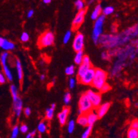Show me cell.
<instances>
[{
	"label": "cell",
	"instance_id": "cell-42",
	"mask_svg": "<svg viewBox=\"0 0 138 138\" xmlns=\"http://www.w3.org/2000/svg\"><path fill=\"white\" fill-rule=\"evenodd\" d=\"M24 114H25L26 117H29L30 115V114H31V109H30V108H29V107L25 108L24 110Z\"/></svg>",
	"mask_w": 138,
	"mask_h": 138
},
{
	"label": "cell",
	"instance_id": "cell-28",
	"mask_svg": "<svg viewBox=\"0 0 138 138\" xmlns=\"http://www.w3.org/2000/svg\"><path fill=\"white\" fill-rule=\"evenodd\" d=\"M113 12H114V8L111 6H106L102 9V14L105 16L112 14Z\"/></svg>",
	"mask_w": 138,
	"mask_h": 138
},
{
	"label": "cell",
	"instance_id": "cell-13",
	"mask_svg": "<svg viewBox=\"0 0 138 138\" xmlns=\"http://www.w3.org/2000/svg\"><path fill=\"white\" fill-rule=\"evenodd\" d=\"M0 48H2L5 51H9L13 50L15 48V45L11 41L0 37Z\"/></svg>",
	"mask_w": 138,
	"mask_h": 138
},
{
	"label": "cell",
	"instance_id": "cell-43",
	"mask_svg": "<svg viewBox=\"0 0 138 138\" xmlns=\"http://www.w3.org/2000/svg\"><path fill=\"white\" fill-rule=\"evenodd\" d=\"M36 135V130H33L32 132H28L27 135H26V138H34V135Z\"/></svg>",
	"mask_w": 138,
	"mask_h": 138
},
{
	"label": "cell",
	"instance_id": "cell-23",
	"mask_svg": "<svg viewBox=\"0 0 138 138\" xmlns=\"http://www.w3.org/2000/svg\"><path fill=\"white\" fill-rule=\"evenodd\" d=\"M127 138H138V130L132 127H130L127 132Z\"/></svg>",
	"mask_w": 138,
	"mask_h": 138
},
{
	"label": "cell",
	"instance_id": "cell-16",
	"mask_svg": "<svg viewBox=\"0 0 138 138\" xmlns=\"http://www.w3.org/2000/svg\"><path fill=\"white\" fill-rule=\"evenodd\" d=\"M124 60H118L114 64V66H112V68L111 70V75L112 76H115L117 74H118L119 72L122 70V69L124 67Z\"/></svg>",
	"mask_w": 138,
	"mask_h": 138
},
{
	"label": "cell",
	"instance_id": "cell-44",
	"mask_svg": "<svg viewBox=\"0 0 138 138\" xmlns=\"http://www.w3.org/2000/svg\"><path fill=\"white\" fill-rule=\"evenodd\" d=\"M34 10H32V9H30V10H29L28 12H27V17L28 18H30L33 16V14H34Z\"/></svg>",
	"mask_w": 138,
	"mask_h": 138
},
{
	"label": "cell",
	"instance_id": "cell-31",
	"mask_svg": "<svg viewBox=\"0 0 138 138\" xmlns=\"http://www.w3.org/2000/svg\"><path fill=\"white\" fill-rule=\"evenodd\" d=\"M75 128V122L73 120H70L68 123V132L69 133H72Z\"/></svg>",
	"mask_w": 138,
	"mask_h": 138
},
{
	"label": "cell",
	"instance_id": "cell-45",
	"mask_svg": "<svg viewBox=\"0 0 138 138\" xmlns=\"http://www.w3.org/2000/svg\"><path fill=\"white\" fill-rule=\"evenodd\" d=\"M40 80L42 81H44L45 79H46V75H44V74H42V75L40 76Z\"/></svg>",
	"mask_w": 138,
	"mask_h": 138
},
{
	"label": "cell",
	"instance_id": "cell-9",
	"mask_svg": "<svg viewBox=\"0 0 138 138\" xmlns=\"http://www.w3.org/2000/svg\"><path fill=\"white\" fill-rule=\"evenodd\" d=\"M85 93L91 102L94 108H98L102 102V95L100 92H95L92 90H88Z\"/></svg>",
	"mask_w": 138,
	"mask_h": 138
},
{
	"label": "cell",
	"instance_id": "cell-8",
	"mask_svg": "<svg viewBox=\"0 0 138 138\" xmlns=\"http://www.w3.org/2000/svg\"><path fill=\"white\" fill-rule=\"evenodd\" d=\"M90 67H92V64H91L89 57L87 55H84L83 61L82 64L79 65V68L78 69V72H77L78 80L80 79L84 74V72H86L88 69H89Z\"/></svg>",
	"mask_w": 138,
	"mask_h": 138
},
{
	"label": "cell",
	"instance_id": "cell-27",
	"mask_svg": "<svg viewBox=\"0 0 138 138\" xmlns=\"http://www.w3.org/2000/svg\"><path fill=\"white\" fill-rule=\"evenodd\" d=\"M92 126H90V125H88L86 126V129L84 131V132L82 133V135L81 136V138H88V137L90 135L91 133V131H92Z\"/></svg>",
	"mask_w": 138,
	"mask_h": 138
},
{
	"label": "cell",
	"instance_id": "cell-25",
	"mask_svg": "<svg viewBox=\"0 0 138 138\" xmlns=\"http://www.w3.org/2000/svg\"><path fill=\"white\" fill-rule=\"evenodd\" d=\"M9 58V53L8 51H5L2 52L0 55V63L2 65L6 64L8 62V60Z\"/></svg>",
	"mask_w": 138,
	"mask_h": 138
},
{
	"label": "cell",
	"instance_id": "cell-26",
	"mask_svg": "<svg viewBox=\"0 0 138 138\" xmlns=\"http://www.w3.org/2000/svg\"><path fill=\"white\" fill-rule=\"evenodd\" d=\"M10 91L11 94L12 98H17V96H19V92H18V88L14 84H12L10 86Z\"/></svg>",
	"mask_w": 138,
	"mask_h": 138
},
{
	"label": "cell",
	"instance_id": "cell-46",
	"mask_svg": "<svg viewBox=\"0 0 138 138\" xmlns=\"http://www.w3.org/2000/svg\"><path fill=\"white\" fill-rule=\"evenodd\" d=\"M52 0H43V3L45 4H48L51 2Z\"/></svg>",
	"mask_w": 138,
	"mask_h": 138
},
{
	"label": "cell",
	"instance_id": "cell-14",
	"mask_svg": "<svg viewBox=\"0 0 138 138\" xmlns=\"http://www.w3.org/2000/svg\"><path fill=\"white\" fill-rule=\"evenodd\" d=\"M110 106V104L109 102H105L104 104H101L98 107L96 112L98 115V118H102L106 114Z\"/></svg>",
	"mask_w": 138,
	"mask_h": 138
},
{
	"label": "cell",
	"instance_id": "cell-4",
	"mask_svg": "<svg viewBox=\"0 0 138 138\" xmlns=\"http://www.w3.org/2000/svg\"><path fill=\"white\" fill-rule=\"evenodd\" d=\"M55 42V34L50 30H46L40 34L38 40L40 48H46L53 45Z\"/></svg>",
	"mask_w": 138,
	"mask_h": 138
},
{
	"label": "cell",
	"instance_id": "cell-35",
	"mask_svg": "<svg viewBox=\"0 0 138 138\" xmlns=\"http://www.w3.org/2000/svg\"><path fill=\"white\" fill-rule=\"evenodd\" d=\"M30 39V36L28 32H23L20 36V40L22 42H27Z\"/></svg>",
	"mask_w": 138,
	"mask_h": 138
},
{
	"label": "cell",
	"instance_id": "cell-34",
	"mask_svg": "<svg viewBox=\"0 0 138 138\" xmlns=\"http://www.w3.org/2000/svg\"><path fill=\"white\" fill-rule=\"evenodd\" d=\"M71 101V94L70 92H66L64 95V102L65 104H69Z\"/></svg>",
	"mask_w": 138,
	"mask_h": 138
},
{
	"label": "cell",
	"instance_id": "cell-15",
	"mask_svg": "<svg viewBox=\"0 0 138 138\" xmlns=\"http://www.w3.org/2000/svg\"><path fill=\"white\" fill-rule=\"evenodd\" d=\"M14 64H15V68H16V71H17V78H18L19 81L22 82L24 78V72L22 65V63H21V61L20 60V59L16 58Z\"/></svg>",
	"mask_w": 138,
	"mask_h": 138
},
{
	"label": "cell",
	"instance_id": "cell-1",
	"mask_svg": "<svg viewBox=\"0 0 138 138\" xmlns=\"http://www.w3.org/2000/svg\"><path fill=\"white\" fill-rule=\"evenodd\" d=\"M120 34H102L98 41V44L104 48L112 49L120 46Z\"/></svg>",
	"mask_w": 138,
	"mask_h": 138
},
{
	"label": "cell",
	"instance_id": "cell-2",
	"mask_svg": "<svg viewBox=\"0 0 138 138\" xmlns=\"http://www.w3.org/2000/svg\"><path fill=\"white\" fill-rule=\"evenodd\" d=\"M105 21V15L101 14L98 19L95 20L92 32V39L95 44H98L99 39L103 32V26Z\"/></svg>",
	"mask_w": 138,
	"mask_h": 138
},
{
	"label": "cell",
	"instance_id": "cell-18",
	"mask_svg": "<svg viewBox=\"0 0 138 138\" xmlns=\"http://www.w3.org/2000/svg\"><path fill=\"white\" fill-rule=\"evenodd\" d=\"M102 12V7L101 6L100 4H98L95 6L94 10H92V13L90 14V18L92 20H96L98 17L100 16Z\"/></svg>",
	"mask_w": 138,
	"mask_h": 138
},
{
	"label": "cell",
	"instance_id": "cell-17",
	"mask_svg": "<svg viewBox=\"0 0 138 138\" xmlns=\"http://www.w3.org/2000/svg\"><path fill=\"white\" fill-rule=\"evenodd\" d=\"M86 114L87 116V120H88V124L90 126H92L99 118L97 112H94L92 110H90Z\"/></svg>",
	"mask_w": 138,
	"mask_h": 138
},
{
	"label": "cell",
	"instance_id": "cell-30",
	"mask_svg": "<svg viewBox=\"0 0 138 138\" xmlns=\"http://www.w3.org/2000/svg\"><path fill=\"white\" fill-rule=\"evenodd\" d=\"M75 72V68L73 65H70V66H67L65 69V73L66 75H69V76H72L74 75Z\"/></svg>",
	"mask_w": 138,
	"mask_h": 138
},
{
	"label": "cell",
	"instance_id": "cell-20",
	"mask_svg": "<svg viewBox=\"0 0 138 138\" xmlns=\"http://www.w3.org/2000/svg\"><path fill=\"white\" fill-rule=\"evenodd\" d=\"M2 69H3V72L4 74L6 77V80H8L9 82H12V80H13V75L10 69L8 67V66L6 64H4V65H2Z\"/></svg>",
	"mask_w": 138,
	"mask_h": 138
},
{
	"label": "cell",
	"instance_id": "cell-11",
	"mask_svg": "<svg viewBox=\"0 0 138 138\" xmlns=\"http://www.w3.org/2000/svg\"><path fill=\"white\" fill-rule=\"evenodd\" d=\"M12 108L14 116L16 118H19L23 110V102L20 96L12 98Z\"/></svg>",
	"mask_w": 138,
	"mask_h": 138
},
{
	"label": "cell",
	"instance_id": "cell-24",
	"mask_svg": "<svg viewBox=\"0 0 138 138\" xmlns=\"http://www.w3.org/2000/svg\"><path fill=\"white\" fill-rule=\"evenodd\" d=\"M37 130L38 132L42 134V133H44L47 130V126H46V124L45 122L44 121H42L40 122L38 125V128H37Z\"/></svg>",
	"mask_w": 138,
	"mask_h": 138
},
{
	"label": "cell",
	"instance_id": "cell-29",
	"mask_svg": "<svg viewBox=\"0 0 138 138\" xmlns=\"http://www.w3.org/2000/svg\"><path fill=\"white\" fill-rule=\"evenodd\" d=\"M75 6L78 10H80L85 8V3L83 0H76L75 2Z\"/></svg>",
	"mask_w": 138,
	"mask_h": 138
},
{
	"label": "cell",
	"instance_id": "cell-7",
	"mask_svg": "<svg viewBox=\"0 0 138 138\" xmlns=\"http://www.w3.org/2000/svg\"><path fill=\"white\" fill-rule=\"evenodd\" d=\"M87 12V8H84L80 10H78V12L75 15V18L72 22V29L73 30H78L81 25L83 24L85 18V15Z\"/></svg>",
	"mask_w": 138,
	"mask_h": 138
},
{
	"label": "cell",
	"instance_id": "cell-41",
	"mask_svg": "<svg viewBox=\"0 0 138 138\" xmlns=\"http://www.w3.org/2000/svg\"><path fill=\"white\" fill-rule=\"evenodd\" d=\"M130 127L134 128L135 129L138 130V120H133L130 123Z\"/></svg>",
	"mask_w": 138,
	"mask_h": 138
},
{
	"label": "cell",
	"instance_id": "cell-38",
	"mask_svg": "<svg viewBox=\"0 0 138 138\" xmlns=\"http://www.w3.org/2000/svg\"><path fill=\"white\" fill-rule=\"evenodd\" d=\"M28 130V127L25 124H22L20 127V131L22 133H26Z\"/></svg>",
	"mask_w": 138,
	"mask_h": 138
},
{
	"label": "cell",
	"instance_id": "cell-10",
	"mask_svg": "<svg viewBox=\"0 0 138 138\" xmlns=\"http://www.w3.org/2000/svg\"><path fill=\"white\" fill-rule=\"evenodd\" d=\"M84 46V36L82 32H78L75 34L72 42V48L75 52L83 50Z\"/></svg>",
	"mask_w": 138,
	"mask_h": 138
},
{
	"label": "cell",
	"instance_id": "cell-12",
	"mask_svg": "<svg viewBox=\"0 0 138 138\" xmlns=\"http://www.w3.org/2000/svg\"><path fill=\"white\" fill-rule=\"evenodd\" d=\"M69 113H70V108L68 106L64 107L62 110L58 113V120H59V122L62 126L66 124Z\"/></svg>",
	"mask_w": 138,
	"mask_h": 138
},
{
	"label": "cell",
	"instance_id": "cell-49",
	"mask_svg": "<svg viewBox=\"0 0 138 138\" xmlns=\"http://www.w3.org/2000/svg\"><path fill=\"white\" fill-rule=\"evenodd\" d=\"M137 47H138V46H137Z\"/></svg>",
	"mask_w": 138,
	"mask_h": 138
},
{
	"label": "cell",
	"instance_id": "cell-6",
	"mask_svg": "<svg viewBox=\"0 0 138 138\" xmlns=\"http://www.w3.org/2000/svg\"><path fill=\"white\" fill-rule=\"evenodd\" d=\"M95 68L93 67H90L84 72V74L80 79H78L79 82L84 85H91L95 75Z\"/></svg>",
	"mask_w": 138,
	"mask_h": 138
},
{
	"label": "cell",
	"instance_id": "cell-19",
	"mask_svg": "<svg viewBox=\"0 0 138 138\" xmlns=\"http://www.w3.org/2000/svg\"><path fill=\"white\" fill-rule=\"evenodd\" d=\"M55 109V104H52L50 106L47 108L45 111V118L46 120H50L53 118Z\"/></svg>",
	"mask_w": 138,
	"mask_h": 138
},
{
	"label": "cell",
	"instance_id": "cell-36",
	"mask_svg": "<svg viewBox=\"0 0 138 138\" xmlns=\"http://www.w3.org/2000/svg\"><path fill=\"white\" fill-rule=\"evenodd\" d=\"M110 89H111V86H110L108 84L105 83L103 86H102V87L101 88L100 90V92L104 93V92H108V91H109Z\"/></svg>",
	"mask_w": 138,
	"mask_h": 138
},
{
	"label": "cell",
	"instance_id": "cell-48",
	"mask_svg": "<svg viewBox=\"0 0 138 138\" xmlns=\"http://www.w3.org/2000/svg\"><path fill=\"white\" fill-rule=\"evenodd\" d=\"M135 106H136V107H138V102H137V103L135 104Z\"/></svg>",
	"mask_w": 138,
	"mask_h": 138
},
{
	"label": "cell",
	"instance_id": "cell-32",
	"mask_svg": "<svg viewBox=\"0 0 138 138\" xmlns=\"http://www.w3.org/2000/svg\"><path fill=\"white\" fill-rule=\"evenodd\" d=\"M71 36H72V32L71 30H67L66 32V33L64 34L63 38V42L64 44H67L70 38H71Z\"/></svg>",
	"mask_w": 138,
	"mask_h": 138
},
{
	"label": "cell",
	"instance_id": "cell-5",
	"mask_svg": "<svg viewBox=\"0 0 138 138\" xmlns=\"http://www.w3.org/2000/svg\"><path fill=\"white\" fill-rule=\"evenodd\" d=\"M78 106H79V110H78L79 115L82 113H87L90 110H92V108H94L91 102L86 95V93L82 94L80 96Z\"/></svg>",
	"mask_w": 138,
	"mask_h": 138
},
{
	"label": "cell",
	"instance_id": "cell-3",
	"mask_svg": "<svg viewBox=\"0 0 138 138\" xmlns=\"http://www.w3.org/2000/svg\"><path fill=\"white\" fill-rule=\"evenodd\" d=\"M107 78L108 74L105 70L101 68H95V75L91 85L96 89L100 90L104 84L106 83Z\"/></svg>",
	"mask_w": 138,
	"mask_h": 138
},
{
	"label": "cell",
	"instance_id": "cell-21",
	"mask_svg": "<svg viewBox=\"0 0 138 138\" xmlns=\"http://www.w3.org/2000/svg\"><path fill=\"white\" fill-rule=\"evenodd\" d=\"M77 122L78 124H80L82 126H87L88 124V120L86 113H82L80 114L77 119Z\"/></svg>",
	"mask_w": 138,
	"mask_h": 138
},
{
	"label": "cell",
	"instance_id": "cell-40",
	"mask_svg": "<svg viewBox=\"0 0 138 138\" xmlns=\"http://www.w3.org/2000/svg\"><path fill=\"white\" fill-rule=\"evenodd\" d=\"M6 78L4 73L0 72V84H4L6 82Z\"/></svg>",
	"mask_w": 138,
	"mask_h": 138
},
{
	"label": "cell",
	"instance_id": "cell-47",
	"mask_svg": "<svg viewBox=\"0 0 138 138\" xmlns=\"http://www.w3.org/2000/svg\"><path fill=\"white\" fill-rule=\"evenodd\" d=\"M95 1V0H88V4H90L93 3Z\"/></svg>",
	"mask_w": 138,
	"mask_h": 138
},
{
	"label": "cell",
	"instance_id": "cell-39",
	"mask_svg": "<svg viewBox=\"0 0 138 138\" xmlns=\"http://www.w3.org/2000/svg\"><path fill=\"white\" fill-rule=\"evenodd\" d=\"M110 58H111V57H110V55L108 52L104 51L102 53V58L103 60H110Z\"/></svg>",
	"mask_w": 138,
	"mask_h": 138
},
{
	"label": "cell",
	"instance_id": "cell-33",
	"mask_svg": "<svg viewBox=\"0 0 138 138\" xmlns=\"http://www.w3.org/2000/svg\"><path fill=\"white\" fill-rule=\"evenodd\" d=\"M19 132H20V128H19V126H14L12 128V130L11 132V135H10V138H17Z\"/></svg>",
	"mask_w": 138,
	"mask_h": 138
},
{
	"label": "cell",
	"instance_id": "cell-22",
	"mask_svg": "<svg viewBox=\"0 0 138 138\" xmlns=\"http://www.w3.org/2000/svg\"><path fill=\"white\" fill-rule=\"evenodd\" d=\"M84 56V54L83 50L76 52L75 58H74V62H75V64H77V65L81 64L82 62V61H83Z\"/></svg>",
	"mask_w": 138,
	"mask_h": 138
},
{
	"label": "cell",
	"instance_id": "cell-37",
	"mask_svg": "<svg viewBox=\"0 0 138 138\" xmlns=\"http://www.w3.org/2000/svg\"><path fill=\"white\" fill-rule=\"evenodd\" d=\"M75 84H76V80H75V78H70L68 80L69 88H70V89L74 88L75 86Z\"/></svg>",
	"mask_w": 138,
	"mask_h": 138
}]
</instances>
